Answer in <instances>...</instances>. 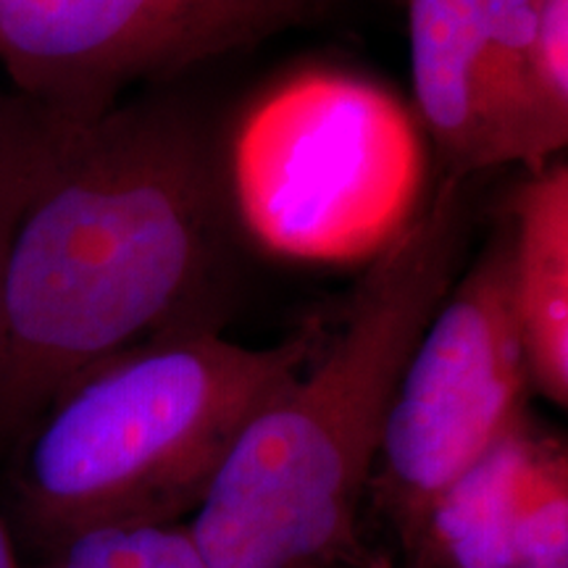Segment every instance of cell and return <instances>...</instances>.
I'll list each match as a JSON object with an SVG mask.
<instances>
[{
    "label": "cell",
    "mask_w": 568,
    "mask_h": 568,
    "mask_svg": "<svg viewBox=\"0 0 568 568\" xmlns=\"http://www.w3.org/2000/svg\"><path fill=\"white\" fill-rule=\"evenodd\" d=\"M224 126L163 90L67 126L6 261L0 456L88 368L161 337L222 332L245 245Z\"/></svg>",
    "instance_id": "obj_1"
},
{
    "label": "cell",
    "mask_w": 568,
    "mask_h": 568,
    "mask_svg": "<svg viewBox=\"0 0 568 568\" xmlns=\"http://www.w3.org/2000/svg\"><path fill=\"white\" fill-rule=\"evenodd\" d=\"M471 180L437 193L368 264L337 332L255 414L187 529L209 568L368 564L358 514L418 335L466 264Z\"/></svg>",
    "instance_id": "obj_2"
},
{
    "label": "cell",
    "mask_w": 568,
    "mask_h": 568,
    "mask_svg": "<svg viewBox=\"0 0 568 568\" xmlns=\"http://www.w3.org/2000/svg\"><path fill=\"white\" fill-rule=\"evenodd\" d=\"M324 335L276 345L182 332L69 382L11 447V506L40 558L103 527L184 524L245 424L308 366Z\"/></svg>",
    "instance_id": "obj_3"
},
{
    "label": "cell",
    "mask_w": 568,
    "mask_h": 568,
    "mask_svg": "<svg viewBox=\"0 0 568 568\" xmlns=\"http://www.w3.org/2000/svg\"><path fill=\"white\" fill-rule=\"evenodd\" d=\"M424 130L355 71L308 67L224 126V176L245 245L290 264H372L422 213Z\"/></svg>",
    "instance_id": "obj_4"
},
{
    "label": "cell",
    "mask_w": 568,
    "mask_h": 568,
    "mask_svg": "<svg viewBox=\"0 0 568 568\" xmlns=\"http://www.w3.org/2000/svg\"><path fill=\"white\" fill-rule=\"evenodd\" d=\"M529 393L500 226L426 322L382 426L368 495L403 550L437 497L529 416Z\"/></svg>",
    "instance_id": "obj_5"
},
{
    "label": "cell",
    "mask_w": 568,
    "mask_h": 568,
    "mask_svg": "<svg viewBox=\"0 0 568 568\" xmlns=\"http://www.w3.org/2000/svg\"><path fill=\"white\" fill-rule=\"evenodd\" d=\"M335 0H0L3 84L80 126L126 98L308 27Z\"/></svg>",
    "instance_id": "obj_6"
},
{
    "label": "cell",
    "mask_w": 568,
    "mask_h": 568,
    "mask_svg": "<svg viewBox=\"0 0 568 568\" xmlns=\"http://www.w3.org/2000/svg\"><path fill=\"white\" fill-rule=\"evenodd\" d=\"M410 568H568V453L527 416L453 481L406 552Z\"/></svg>",
    "instance_id": "obj_7"
},
{
    "label": "cell",
    "mask_w": 568,
    "mask_h": 568,
    "mask_svg": "<svg viewBox=\"0 0 568 568\" xmlns=\"http://www.w3.org/2000/svg\"><path fill=\"white\" fill-rule=\"evenodd\" d=\"M414 113L445 174L506 166L489 0H406Z\"/></svg>",
    "instance_id": "obj_8"
},
{
    "label": "cell",
    "mask_w": 568,
    "mask_h": 568,
    "mask_svg": "<svg viewBox=\"0 0 568 568\" xmlns=\"http://www.w3.org/2000/svg\"><path fill=\"white\" fill-rule=\"evenodd\" d=\"M508 290L531 393L568 406V166L527 172L510 197Z\"/></svg>",
    "instance_id": "obj_9"
},
{
    "label": "cell",
    "mask_w": 568,
    "mask_h": 568,
    "mask_svg": "<svg viewBox=\"0 0 568 568\" xmlns=\"http://www.w3.org/2000/svg\"><path fill=\"white\" fill-rule=\"evenodd\" d=\"M67 126L0 82V297L13 230Z\"/></svg>",
    "instance_id": "obj_10"
},
{
    "label": "cell",
    "mask_w": 568,
    "mask_h": 568,
    "mask_svg": "<svg viewBox=\"0 0 568 568\" xmlns=\"http://www.w3.org/2000/svg\"><path fill=\"white\" fill-rule=\"evenodd\" d=\"M30 568H209V564L187 524H148L82 531Z\"/></svg>",
    "instance_id": "obj_11"
},
{
    "label": "cell",
    "mask_w": 568,
    "mask_h": 568,
    "mask_svg": "<svg viewBox=\"0 0 568 568\" xmlns=\"http://www.w3.org/2000/svg\"><path fill=\"white\" fill-rule=\"evenodd\" d=\"M0 568H30L19 556V545L3 514H0Z\"/></svg>",
    "instance_id": "obj_12"
},
{
    "label": "cell",
    "mask_w": 568,
    "mask_h": 568,
    "mask_svg": "<svg viewBox=\"0 0 568 568\" xmlns=\"http://www.w3.org/2000/svg\"><path fill=\"white\" fill-rule=\"evenodd\" d=\"M297 568H343V566H332V564H308V566H297Z\"/></svg>",
    "instance_id": "obj_13"
}]
</instances>
